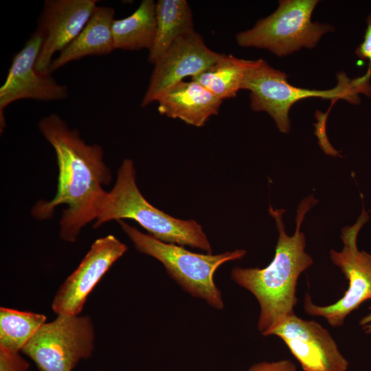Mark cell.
Segmentation results:
<instances>
[{"label": "cell", "mask_w": 371, "mask_h": 371, "mask_svg": "<svg viewBox=\"0 0 371 371\" xmlns=\"http://www.w3.org/2000/svg\"><path fill=\"white\" fill-rule=\"evenodd\" d=\"M38 128L54 148L58 166L57 192L51 201H38L32 210L38 220L52 216L56 207L65 205L60 221V236L75 242L80 230L95 220L100 200L111 181V172L103 161L98 144H87L78 131L70 128L56 113L41 118Z\"/></svg>", "instance_id": "6da1fadb"}, {"label": "cell", "mask_w": 371, "mask_h": 371, "mask_svg": "<svg viewBox=\"0 0 371 371\" xmlns=\"http://www.w3.org/2000/svg\"><path fill=\"white\" fill-rule=\"evenodd\" d=\"M317 203L313 196L301 201L295 218L296 229L291 236L286 234L282 218L285 210L270 206L269 213L276 221L279 233L273 260L263 269L236 267L231 271L232 279L257 299L260 306L258 328L264 336L272 335L278 327L295 315L298 278L313 262L304 251L306 239L300 227L306 212Z\"/></svg>", "instance_id": "7a4b0ae2"}, {"label": "cell", "mask_w": 371, "mask_h": 371, "mask_svg": "<svg viewBox=\"0 0 371 371\" xmlns=\"http://www.w3.org/2000/svg\"><path fill=\"white\" fill-rule=\"evenodd\" d=\"M133 219L154 238L181 246H190L212 254V247L203 227L194 220L170 216L150 205L136 183L131 159H125L118 169L115 183L100 201L94 228L111 220Z\"/></svg>", "instance_id": "3957f363"}, {"label": "cell", "mask_w": 371, "mask_h": 371, "mask_svg": "<svg viewBox=\"0 0 371 371\" xmlns=\"http://www.w3.org/2000/svg\"><path fill=\"white\" fill-rule=\"evenodd\" d=\"M338 85L329 90H314L299 88L287 82L285 73L271 67L265 60H250L242 89L250 91L251 107L255 111H265L274 120L280 131L290 130L289 111L293 104L308 98H321L337 100L344 99L357 104L359 94L371 95V75L354 79L346 74H339Z\"/></svg>", "instance_id": "277c9868"}, {"label": "cell", "mask_w": 371, "mask_h": 371, "mask_svg": "<svg viewBox=\"0 0 371 371\" xmlns=\"http://www.w3.org/2000/svg\"><path fill=\"white\" fill-rule=\"evenodd\" d=\"M117 221L136 249L161 262L168 275L186 292L204 300L213 308H224L221 293L214 282V274L221 265L243 258L245 250L236 249L215 255L193 253L183 246L166 243L146 234L122 220Z\"/></svg>", "instance_id": "5b68a950"}, {"label": "cell", "mask_w": 371, "mask_h": 371, "mask_svg": "<svg viewBox=\"0 0 371 371\" xmlns=\"http://www.w3.org/2000/svg\"><path fill=\"white\" fill-rule=\"evenodd\" d=\"M317 0H282L276 10L257 21L250 30L238 33L241 47L266 49L282 57L301 48L315 47L321 37L333 28L311 21Z\"/></svg>", "instance_id": "8992f818"}, {"label": "cell", "mask_w": 371, "mask_h": 371, "mask_svg": "<svg viewBox=\"0 0 371 371\" xmlns=\"http://www.w3.org/2000/svg\"><path fill=\"white\" fill-rule=\"evenodd\" d=\"M94 330L88 316L58 315L44 323L21 352L40 371H72L94 348Z\"/></svg>", "instance_id": "52a82bcc"}, {"label": "cell", "mask_w": 371, "mask_h": 371, "mask_svg": "<svg viewBox=\"0 0 371 371\" xmlns=\"http://www.w3.org/2000/svg\"><path fill=\"white\" fill-rule=\"evenodd\" d=\"M368 219V214L363 207L357 222L341 229L343 249L340 252L330 251L331 260L339 267L348 281V288L343 297L335 303L324 306L313 304L308 293L304 298L306 313L323 317L333 327L341 326L352 311L371 299V254L359 251L357 245L358 234Z\"/></svg>", "instance_id": "ba28073f"}, {"label": "cell", "mask_w": 371, "mask_h": 371, "mask_svg": "<svg viewBox=\"0 0 371 371\" xmlns=\"http://www.w3.org/2000/svg\"><path fill=\"white\" fill-rule=\"evenodd\" d=\"M43 42L36 29L23 48L14 54L4 83L0 87V128L5 126L4 111L8 105L21 99L51 102L68 95L66 86L60 85L50 74L36 69V63Z\"/></svg>", "instance_id": "9c48e42d"}, {"label": "cell", "mask_w": 371, "mask_h": 371, "mask_svg": "<svg viewBox=\"0 0 371 371\" xmlns=\"http://www.w3.org/2000/svg\"><path fill=\"white\" fill-rule=\"evenodd\" d=\"M224 55L208 48L194 30L179 38L155 64L141 106L157 102L169 88L188 76L198 75Z\"/></svg>", "instance_id": "30bf717a"}, {"label": "cell", "mask_w": 371, "mask_h": 371, "mask_svg": "<svg viewBox=\"0 0 371 371\" xmlns=\"http://www.w3.org/2000/svg\"><path fill=\"white\" fill-rule=\"evenodd\" d=\"M127 247L113 235L97 239L76 269L58 289L52 304L57 315H78L89 294Z\"/></svg>", "instance_id": "8fae6325"}, {"label": "cell", "mask_w": 371, "mask_h": 371, "mask_svg": "<svg viewBox=\"0 0 371 371\" xmlns=\"http://www.w3.org/2000/svg\"><path fill=\"white\" fill-rule=\"evenodd\" d=\"M281 338L304 371H348L349 363L329 332L294 315L272 333Z\"/></svg>", "instance_id": "7c38bea8"}, {"label": "cell", "mask_w": 371, "mask_h": 371, "mask_svg": "<svg viewBox=\"0 0 371 371\" xmlns=\"http://www.w3.org/2000/svg\"><path fill=\"white\" fill-rule=\"evenodd\" d=\"M97 2V0L45 1L37 27L43 36L36 63L38 71L49 74L53 56L78 36L98 6Z\"/></svg>", "instance_id": "4fadbf2b"}, {"label": "cell", "mask_w": 371, "mask_h": 371, "mask_svg": "<svg viewBox=\"0 0 371 371\" xmlns=\"http://www.w3.org/2000/svg\"><path fill=\"white\" fill-rule=\"evenodd\" d=\"M157 102L160 114L201 127L211 116L218 114L223 100L191 80L171 87Z\"/></svg>", "instance_id": "5bb4252c"}, {"label": "cell", "mask_w": 371, "mask_h": 371, "mask_svg": "<svg viewBox=\"0 0 371 371\" xmlns=\"http://www.w3.org/2000/svg\"><path fill=\"white\" fill-rule=\"evenodd\" d=\"M114 14L111 7L97 6L78 36L53 59L48 74L83 57L106 55L114 51L112 34Z\"/></svg>", "instance_id": "9a60e30c"}, {"label": "cell", "mask_w": 371, "mask_h": 371, "mask_svg": "<svg viewBox=\"0 0 371 371\" xmlns=\"http://www.w3.org/2000/svg\"><path fill=\"white\" fill-rule=\"evenodd\" d=\"M155 18V36L148 57L153 65L177 39L194 30L192 10L186 0H159Z\"/></svg>", "instance_id": "2e32d148"}, {"label": "cell", "mask_w": 371, "mask_h": 371, "mask_svg": "<svg viewBox=\"0 0 371 371\" xmlns=\"http://www.w3.org/2000/svg\"><path fill=\"white\" fill-rule=\"evenodd\" d=\"M155 4L153 0H143L130 16L113 20L112 34L115 49L151 48L156 32Z\"/></svg>", "instance_id": "e0dca14e"}, {"label": "cell", "mask_w": 371, "mask_h": 371, "mask_svg": "<svg viewBox=\"0 0 371 371\" xmlns=\"http://www.w3.org/2000/svg\"><path fill=\"white\" fill-rule=\"evenodd\" d=\"M249 60L232 55L224 56L198 75L191 78L223 100L233 98L242 89Z\"/></svg>", "instance_id": "ac0fdd59"}, {"label": "cell", "mask_w": 371, "mask_h": 371, "mask_svg": "<svg viewBox=\"0 0 371 371\" xmlns=\"http://www.w3.org/2000/svg\"><path fill=\"white\" fill-rule=\"evenodd\" d=\"M46 321L45 315L0 308V350L18 353Z\"/></svg>", "instance_id": "d6986e66"}, {"label": "cell", "mask_w": 371, "mask_h": 371, "mask_svg": "<svg viewBox=\"0 0 371 371\" xmlns=\"http://www.w3.org/2000/svg\"><path fill=\"white\" fill-rule=\"evenodd\" d=\"M29 363L18 353L0 350V371H28Z\"/></svg>", "instance_id": "ffe728a7"}, {"label": "cell", "mask_w": 371, "mask_h": 371, "mask_svg": "<svg viewBox=\"0 0 371 371\" xmlns=\"http://www.w3.org/2000/svg\"><path fill=\"white\" fill-rule=\"evenodd\" d=\"M367 27L362 43L355 51L357 56L362 60L368 61V69L366 73L371 74V14L367 19Z\"/></svg>", "instance_id": "44dd1931"}, {"label": "cell", "mask_w": 371, "mask_h": 371, "mask_svg": "<svg viewBox=\"0 0 371 371\" xmlns=\"http://www.w3.org/2000/svg\"><path fill=\"white\" fill-rule=\"evenodd\" d=\"M247 371H297L295 364L288 359L262 361L251 366Z\"/></svg>", "instance_id": "7402d4cb"}, {"label": "cell", "mask_w": 371, "mask_h": 371, "mask_svg": "<svg viewBox=\"0 0 371 371\" xmlns=\"http://www.w3.org/2000/svg\"><path fill=\"white\" fill-rule=\"evenodd\" d=\"M360 324L363 326L367 333H371V313L362 318Z\"/></svg>", "instance_id": "603a6c76"}]
</instances>
